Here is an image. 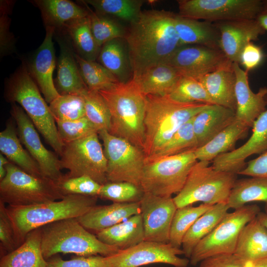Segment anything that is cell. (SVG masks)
Masks as SVG:
<instances>
[{"instance_id": "cell-1", "label": "cell", "mask_w": 267, "mask_h": 267, "mask_svg": "<svg viewBox=\"0 0 267 267\" xmlns=\"http://www.w3.org/2000/svg\"><path fill=\"white\" fill-rule=\"evenodd\" d=\"M175 15L164 10H147L142 11L130 23L124 39L133 78L152 66L165 63L180 46Z\"/></svg>"}, {"instance_id": "cell-2", "label": "cell", "mask_w": 267, "mask_h": 267, "mask_svg": "<svg viewBox=\"0 0 267 267\" xmlns=\"http://www.w3.org/2000/svg\"><path fill=\"white\" fill-rule=\"evenodd\" d=\"M210 105L179 102L168 95H146L142 148L145 164L162 150L183 124Z\"/></svg>"}, {"instance_id": "cell-3", "label": "cell", "mask_w": 267, "mask_h": 267, "mask_svg": "<svg viewBox=\"0 0 267 267\" xmlns=\"http://www.w3.org/2000/svg\"><path fill=\"white\" fill-rule=\"evenodd\" d=\"M99 92L111 114V126L108 132L142 149L146 95L134 80L132 78L127 82H119Z\"/></svg>"}, {"instance_id": "cell-4", "label": "cell", "mask_w": 267, "mask_h": 267, "mask_svg": "<svg viewBox=\"0 0 267 267\" xmlns=\"http://www.w3.org/2000/svg\"><path fill=\"white\" fill-rule=\"evenodd\" d=\"M98 197L67 195L61 200L24 206H6L18 247L31 231L60 220L78 218L96 205Z\"/></svg>"}, {"instance_id": "cell-5", "label": "cell", "mask_w": 267, "mask_h": 267, "mask_svg": "<svg viewBox=\"0 0 267 267\" xmlns=\"http://www.w3.org/2000/svg\"><path fill=\"white\" fill-rule=\"evenodd\" d=\"M4 97L7 101L21 105L45 141L60 155L64 143L59 138L56 122L25 61L7 80Z\"/></svg>"}, {"instance_id": "cell-6", "label": "cell", "mask_w": 267, "mask_h": 267, "mask_svg": "<svg viewBox=\"0 0 267 267\" xmlns=\"http://www.w3.org/2000/svg\"><path fill=\"white\" fill-rule=\"evenodd\" d=\"M42 251L47 260L59 253L78 256L101 255L108 257L119 249L107 245L84 227L77 218L67 219L41 227Z\"/></svg>"}, {"instance_id": "cell-7", "label": "cell", "mask_w": 267, "mask_h": 267, "mask_svg": "<svg viewBox=\"0 0 267 267\" xmlns=\"http://www.w3.org/2000/svg\"><path fill=\"white\" fill-rule=\"evenodd\" d=\"M210 162L198 161L193 166L182 189L173 198L177 208L199 202L210 205L227 202L237 175L217 170Z\"/></svg>"}, {"instance_id": "cell-8", "label": "cell", "mask_w": 267, "mask_h": 267, "mask_svg": "<svg viewBox=\"0 0 267 267\" xmlns=\"http://www.w3.org/2000/svg\"><path fill=\"white\" fill-rule=\"evenodd\" d=\"M0 180V201L10 206H24L64 198L54 180L29 174L9 161Z\"/></svg>"}, {"instance_id": "cell-9", "label": "cell", "mask_w": 267, "mask_h": 267, "mask_svg": "<svg viewBox=\"0 0 267 267\" xmlns=\"http://www.w3.org/2000/svg\"><path fill=\"white\" fill-rule=\"evenodd\" d=\"M198 161L194 150H189L147 163L142 171L140 187L144 193L159 196L178 194Z\"/></svg>"}, {"instance_id": "cell-10", "label": "cell", "mask_w": 267, "mask_h": 267, "mask_svg": "<svg viewBox=\"0 0 267 267\" xmlns=\"http://www.w3.org/2000/svg\"><path fill=\"white\" fill-rule=\"evenodd\" d=\"M261 212L256 204L245 205L228 213L221 222L194 249L190 263L196 266L203 260L217 255L234 253L243 227Z\"/></svg>"}, {"instance_id": "cell-11", "label": "cell", "mask_w": 267, "mask_h": 267, "mask_svg": "<svg viewBox=\"0 0 267 267\" xmlns=\"http://www.w3.org/2000/svg\"><path fill=\"white\" fill-rule=\"evenodd\" d=\"M98 133L64 144L60 155L67 177L87 176L101 185L108 182L107 162Z\"/></svg>"}, {"instance_id": "cell-12", "label": "cell", "mask_w": 267, "mask_h": 267, "mask_svg": "<svg viewBox=\"0 0 267 267\" xmlns=\"http://www.w3.org/2000/svg\"><path fill=\"white\" fill-rule=\"evenodd\" d=\"M98 134L103 141L107 159L108 181L128 182L140 187L145 165L142 149L124 138L110 134L107 131H100Z\"/></svg>"}, {"instance_id": "cell-13", "label": "cell", "mask_w": 267, "mask_h": 267, "mask_svg": "<svg viewBox=\"0 0 267 267\" xmlns=\"http://www.w3.org/2000/svg\"><path fill=\"white\" fill-rule=\"evenodd\" d=\"M182 17L212 22L257 19L262 13L260 0H179Z\"/></svg>"}, {"instance_id": "cell-14", "label": "cell", "mask_w": 267, "mask_h": 267, "mask_svg": "<svg viewBox=\"0 0 267 267\" xmlns=\"http://www.w3.org/2000/svg\"><path fill=\"white\" fill-rule=\"evenodd\" d=\"M165 63L181 76L198 81L208 74L233 64L221 50L199 45L179 46Z\"/></svg>"}, {"instance_id": "cell-15", "label": "cell", "mask_w": 267, "mask_h": 267, "mask_svg": "<svg viewBox=\"0 0 267 267\" xmlns=\"http://www.w3.org/2000/svg\"><path fill=\"white\" fill-rule=\"evenodd\" d=\"M182 254V249L174 247L170 243L143 241L106 258L109 267H139L155 263L187 267L190 261L178 257Z\"/></svg>"}, {"instance_id": "cell-16", "label": "cell", "mask_w": 267, "mask_h": 267, "mask_svg": "<svg viewBox=\"0 0 267 267\" xmlns=\"http://www.w3.org/2000/svg\"><path fill=\"white\" fill-rule=\"evenodd\" d=\"M10 114L22 144L39 164L42 175L54 181L59 179L63 175L60 159L44 147L37 129L25 111L16 103H13Z\"/></svg>"}, {"instance_id": "cell-17", "label": "cell", "mask_w": 267, "mask_h": 267, "mask_svg": "<svg viewBox=\"0 0 267 267\" xmlns=\"http://www.w3.org/2000/svg\"><path fill=\"white\" fill-rule=\"evenodd\" d=\"M139 204L144 241L169 243L172 222L177 209L173 198L144 193Z\"/></svg>"}, {"instance_id": "cell-18", "label": "cell", "mask_w": 267, "mask_h": 267, "mask_svg": "<svg viewBox=\"0 0 267 267\" xmlns=\"http://www.w3.org/2000/svg\"><path fill=\"white\" fill-rule=\"evenodd\" d=\"M252 128V134L243 145L213 160L215 169L238 174L246 166L247 158L267 150V109L255 120Z\"/></svg>"}, {"instance_id": "cell-19", "label": "cell", "mask_w": 267, "mask_h": 267, "mask_svg": "<svg viewBox=\"0 0 267 267\" xmlns=\"http://www.w3.org/2000/svg\"><path fill=\"white\" fill-rule=\"evenodd\" d=\"M45 38L29 61L25 62L28 71L43 93L46 102L50 103L59 96L53 80L55 67V54L52 38L55 29L45 27Z\"/></svg>"}, {"instance_id": "cell-20", "label": "cell", "mask_w": 267, "mask_h": 267, "mask_svg": "<svg viewBox=\"0 0 267 267\" xmlns=\"http://www.w3.org/2000/svg\"><path fill=\"white\" fill-rule=\"evenodd\" d=\"M220 33V48L232 63L239 62L244 46L258 40L266 31L257 19L222 21L214 22Z\"/></svg>"}, {"instance_id": "cell-21", "label": "cell", "mask_w": 267, "mask_h": 267, "mask_svg": "<svg viewBox=\"0 0 267 267\" xmlns=\"http://www.w3.org/2000/svg\"><path fill=\"white\" fill-rule=\"evenodd\" d=\"M233 68L236 76L235 118L252 128L267 109V88H261L257 93L253 92L249 84L248 72L242 69L238 63H233Z\"/></svg>"}, {"instance_id": "cell-22", "label": "cell", "mask_w": 267, "mask_h": 267, "mask_svg": "<svg viewBox=\"0 0 267 267\" xmlns=\"http://www.w3.org/2000/svg\"><path fill=\"white\" fill-rule=\"evenodd\" d=\"M60 47L55 88L60 95H83L88 90L80 74L75 52L66 39L54 33Z\"/></svg>"}, {"instance_id": "cell-23", "label": "cell", "mask_w": 267, "mask_h": 267, "mask_svg": "<svg viewBox=\"0 0 267 267\" xmlns=\"http://www.w3.org/2000/svg\"><path fill=\"white\" fill-rule=\"evenodd\" d=\"M140 213L139 202L113 203L108 205H96L77 219L88 230L97 232Z\"/></svg>"}, {"instance_id": "cell-24", "label": "cell", "mask_w": 267, "mask_h": 267, "mask_svg": "<svg viewBox=\"0 0 267 267\" xmlns=\"http://www.w3.org/2000/svg\"><path fill=\"white\" fill-rule=\"evenodd\" d=\"M175 27L180 46L199 45L220 48V33L214 22L185 18L175 14Z\"/></svg>"}, {"instance_id": "cell-25", "label": "cell", "mask_w": 267, "mask_h": 267, "mask_svg": "<svg viewBox=\"0 0 267 267\" xmlns=\"http://www.w3.org/2000/svg\"><path fill=\"white\" fill-rule=\"evenodd\" d=\"M235 119V112L218 104H211L192 118L198 148L206 144Z\"/></svg>"}, {"instance_id": "cell-26", "label": "cell", "mask_w": 267, "mask_h": 267, "mask_svg": "<svg viewBox=\"0 0 267 267\" xmlns=\"http://www.w3.org/2000/svg\"><path fill=\"white\" fill-rule=\"evenodd\" d=\"M30 2L40 10L45 27H52L55 32L60 31L68 23L89 15L84 5L68 0H34Z\"/></svg>"}, {"instance_id": "cell-27", "label": "cell", "mask_w": 267, "mask_h": 267, "mask_svg": "<svg viewBox=\"0 0 267 267\" xmlns=\"http://www.w3.org/2000/svg\"><path fill=\"white\" fill-rule=\"evenodd\" d=\"M96 236L103 243L126 250L144 241V231L140 214L112 226L96 232Z\"/></svg>"}, {"instance_id": "cell-28", "label": "cell", "mask_w": 267, "mask_h": 267, "mask_svg": "<svg viewBox=\"0 0 267 267\" xmlns=\"http://www.w3.org/2000/svg\"><path fill=\"white\" fill-rule=\"evenodd\" d=\"M54 33L64 36L74 52L82 58L96 61L101 47L92 35L89 15L68 23L60 31Z\"/></svg>"}, {"instance_id": "cell-29", "label": "cell", "mask_w": 267, "mask_h": 267, "mask_svg": "<svg viewBox=\"0 0 267 267\" xmlns=\"http://www.w3.org/2000/svg\"><path fill=\"white\" fill-rule=\"evenodd\" d=\"M215 104L221 105L235 112L236 76L231 66L208 74L199 80Z\"/></svg>"}, {"instance_id": "cell-30", "label": "cell", "mask_w": 267, "mask_h": 267, "mask_svg": "<svg viewBox=\"0 0 267 267\" xmlns=\"http://www.w3.org/2000/svg\"><path fill=\"white\" fill-rule=\"evenodd\" d=\"M10 119L0 133V151L8 160L26 173L37 177H44L37 162L22 146L16 126Z\"/></svg>"}, {"instance_id": "cell-31", "label": "cell", "mask_w": 267, "mask_h": 267, "mask_svg": "<svg viewBox=\"0 0 267 267\" xmlns=\"http://www.w3.org/2000/svg\"><path fill=\"white\" fill-rule=\"evenodd\" d=\"M41 227L30 232L16 249L0 258V267H46L42 251Z\"/></svg>"}, {"instance_id": "cell-32", "label": "cell", "mask_w": 267, "mask_h": 267, "mask_svg": "<svg viewBox=\"0 0 267 267\" xmlns=\"http://www.w3.org/2000/svg\"><path fill=\"white\" fill-rule=\"evenodd\" d=\"M249 128L235 118L206 144L194 150L197 159L210 162L220 155L233 150L237 141L246 136Z\"/></svg>"}, {"instance_id": "cell-33", "label": "cell", "mask_w": 267, "mask_h": 267, "mask_svg": "<svg viewBox=\"0 0 267 267\" xmlns=\"http://www.w3.org/2000/svg\"><path fill=\"white\" fill-rule=\"evenodd\" d=\"M181 76L166 63L152 66L133 78L145 95H168Z\"/></svg>"}, {"instance_id": "cell-34", "label": "cell", "mask_w": 267, "mask_h": 267, "mask_svg": "<svg viewBox=\"0 0 267 267\" xmlns=\"http://www.w3.org/2000/svg\"><path fill=\"white\" fill-rule=\"evenodd\" d=\"M97 61L120 82H127L133 78L128 48L124 38L112 40L102 45Z\"/></svg>"}, {"instance_id": "cell-35", "label": "cell", "mask_w": 267, "mask_h": 267, "mask_svg": "<svg viewBox=\"0 0 267 267\" xmlns=\"http://www.w3.org/2000/svg\"><path fill=\"white\" fill-rule=\"evenodd\" d=\"M234 254L252 263L267 257V229L257 217L241 230Z\"/></svg>"}, {"instance_id": "cell-36", "label": "cell", "mask_w": 267, "mask_h": 267, "mask_svg": "<svg viewBox=\"0 0 267 267\" xmlns=\"http://www.w3.org/2000/svg\"><path fill=\"white\" fill-rule=\"evenodd\" d=\"M229 209L226 203L214 205L196 221L182 240V250L186 258L190 259L196 245L221 222Z\"/></svg>"}, {"instance_id": "cell-37", "label": "cell", "mask_w": 267, "mask_h": 267, "mask_svg": "<svg viewBox=\"0 0 267 267\" xmlns=\"http://www.w3.org/2000/svg\"><path fill=\"white\" fill-rule=\"evenodd\" d=\"M254 201L267 204V178L251 177L237 179L226 202L229 208L236 210Z\"/></svg>"}, {"instance_id": "cell-38", "label": "cell", "mask_w": 267, "mask_h": 267, "mask_svg": "<svg viewBox=\"0 0 267 267\" xmlns=\"http://www.w3.org/2000/svg\"><path fill=\"white\" fill-rule=\"evenodd\" d=\"M97 14L116 18L130 23L135 21L142 10L144 0H86Z\"/></svg>"}, {"instance_id": "cell-39", "label": "cell", "mask_w": 267, "mask_h": 267, "mask_svg": "<svg viewBox=\"0 0 267 267\" xmlns=\"http://www.w3.org/2000/svg\"><path fill=\"white\" fill-rule=\"evenodd\" d=\"M212 206L202 203L198 206L188 205L177 208L172 222L169 243L174 247L180 248L188 229Z\"/></svg>"}, {"instance_id": "cell-40", "label": "cell", "mask_w": 267, "mask_h": 267, "mask_svg": "<svg viewBox=\"0 0 267 267\" xmlns=\"http://www.w3.org/2000/svg\"><path fill=\"white\" fill-rule=\"evenodd\" d=\"M75 57L81 76L89 90L106 89L119 82L112 73L96 61L85 60L75 53Z\"/></svg>"}, {"instance_id": "cell-41", "label": "cell", "mask_w": 267, "mask_h": 267, "mask_svg": "<svg viewBox=\"0 0 267 267\" xmlns=\"http://www.w3.org/2000/svg\"><path fill=\"white\" fill-rule=\"evenodd\" d=\"M79 1L88 10L91 31L99 46L101 47L112 40L125 37L126 30L115 19L98 14L83 0Z\"/></svg>"}, {"instance_id": "cell-42", "label": "cell", "mask_w": 267, "mask_h": 267, "mask_svg": "<svg viewBox=\"0 0 267 267\" xmlns=\"http://www.w3.org/2000/svg\"><path fill=\"white\" fill-rule=\"evenodd\" d=\"M48 106L55 122L74 121L85 116V102L82 95H60Z\"/></svg>"}, {"instance_id": "cell-43", "label": "cell", "mask_w": 267, "mask_h": 267, "mask_svg": "<svg viewBox=\"0 0 267 267\" xmlns=\"http://www.w3.org/2000/svg\"><path fill=\"white\" fill-rule=\"evenodd\" d=\"M192 118L178 129L162 150L149 162L198 148L193 128Z\"/></svg>"}, {"instance_id": "cell-44", "label": "cell", "mask_w": 267, "mask_h": 267, "mask_svg": "<svg viewBox=\"0 0 267 267\" xmlns=\"http://www.w3.org/2000/svg\"><path fill=\"white\" fill-rule=\"evenodd\" d=\"M83 97L85 102V116L98 131L109 132L111 117L109 109L99 91L88 90Z\"/></svg>"}, {"instance_id": "cell-45", "label": "cell", "mask_w": 267, "mask_h": 267, "mask_svg": "<svg viewBox=\"0 0 267 267\" xmlns=\"http://www.w3.org/2000/svg\"><path fill=\"white\" fill-rule=\"evenodd\" d=\"M168 95L172 99L181 103L215 104L200 81L186 77L181 76Z\"/></svg>"}, {"instance_id": "cell-46", "label": "cell", "mask_w": 267, "mask_h": 267, "mask_svg": "<svg viewBox=\"0 0 267 267\" xmlns=\"http://www.w3.org/2000/svg\"><path fill=\"white\" fill-rule=\"evenodd\" d=\"M144 192L139 186L128 182H108L102 185L98 197L113 203L139 202Z\"/></svg>"}, {"instance_id": "cell-47", "label": "cell", "mask_w": 267, "mask_h": 267, "mask_svg": "<svg viewBox=\"0 0 267 267\" xmlns=\"http://www.w3.org/2000/svg\"><path fill=\"white\" fill-rule=\"evenodd\" d=\"M64 195H81L98 197L102 185L87 176L67 177L65 175L55 181Z\"/></svg>"}, {"instance_id": "cell-48", "label": "cell", "mask_w": 267, "mask_h": 267, "mask_svg": "<svg viewBox=\"0 0 267 267\" xmlns=\"http://www.w3.org/2000/svg\"><path fill=\"white\" fill-rule=\"evenodd\" d=\"M56 124L59 138L64 144L98 132L86 116L74 121H58Z\"/></svg>"}, {"instance_id": "cell-49", "label": "cell", "mask_w": 267, "mask_h": 267, "mask_svg": "<svg viewBox=\"0 0 267 267\" xmlns=\"http://www.w3.org/2000/svg\"><path fill=\"white\" fill-rule=\"evenodd\" d=\"M14 1L0 0V54L2 57L13 51L15 39L10 31L11 13Z\"/></svg>"}, {"instance_id": "cell-50", "label": "cell", "mask_w": 267, "mask_h": 267, "mask_svg": "<svg viewBox=\"0 0 267 267\" xmlns=\"http://www.w3.org/2000/svg\"><path fill=\"white\" fill-rule=\"evenodd\" d=\"M18 247L14 228L8 215L6 206L0 201V258Z\"/></svg>"}, {"instance_id": "cell-51", "label": "cell", "mask_w": 267, "mask_h": 267, "mask_svg": "<svg viewBox=\"0 0 267 267\" xmlns=\"http://www.w3.org/2000/svg\"><path fill=\"white\" fill-rule=\"evenodd\" d=\"M46 267H109L106 257L78 256L68 260L54 256L47 260Z\"/></svg>"}, {"instance_id": "cell-52", "label": "cell", "mask_w": 267, "mask_h": 267, "mask_svg": "<svg viewBox=\"0 0 267 267\" xmlns=\"http://www.w3.org/2000/svg\"><path fill=\"white\" fill-rule=\"evenodd\" d=\"M247 261L234 253L224 254L207 258L200 263L199 267H253Z\"/></svg>"}, {"instance_id": "cell-53", "label": "cell", "mask_w": 267, "mask_h": 267, "mask_svg": "<svg viewBox=\"0 0 267 267\" xmlns=\"http://www.w3.org/2000/svg\"><path fill=\"white\" fill-rule=\"evenodd\" d=\"M264 58L265 54L261 47L250 42L241 51L239 64L243 65L245 71L249 72L260 66Z\"/></svg>"}, {"instance_id": "cell-54", "label": "cell", "mask_w": 267, "mask_h": 267, "mask_svg": "<svg viewBox=\"0 0 267 267\" xmlns=\"http://www.w3.org/2000/svg\"><path fill=\"white\" fill-rule=\"evenodd\" d=\"M239 175L251 177L267 178V150L246 163Z\"/></svg>"}, {"instance_id": "cell-55", "label": "cell", "mask_w": 267, "mask_h": 267, "mask_svg": "<svg viewBox=\"0 0 267 267\" xmlns=\"http://www.w3.org/2000/svg\"><path fill=\"white\" fill-rule=\"evenodd\" d=\"M9 162L8 159L2 154L0 153V180L5 177L6 173V167Z\"/></svg>"}, {"instance_id": "cell-56", "label": "cell", "mask_w": 267, "mask_h": 267, "mask_svg": "<svg viewBox=\"0 0 267 267\" xmlns=\"http://www.w3.org/2000/svg\"><path fill=\"white\" fill-rule=\"evenodd\" d=\"M265 31H267V13H261L257 18Z\"/></svg>"}, {"instance_id": "cell-57", "label": "cell", "mask_w": 267, "mask_h": 267, "mask_svg": "<svg viewBox=\"0 0 267 267\" xmlns=\"http://www.w3.org/2000/svg\"><path fill=\"white\" fill-rule=\"evenodd\" d=\"M259 221L267 229V214L260 212L257 216Z\"/></svg>"}, {"instance_id": "cell-58", "label": "cell", "mask_w": 267, "mask_h": 267, "mask_svg": "<svg viewBox=\"0 0 267 267\" xmlns=\"http://www.w3.org/2000/svg\"><path fill=\"white\" fill-rule=\"evenodd\" d=\"M253 267H267V257L254 262Z\"/></svg>"}, {"instance_id": "cell-59", "label": "cell", "mask_w": 267, "mask_h": 267, "mask_svg": "<svg viewBox=\"0 0 267 267\" xmlns=\"http://www.w3.org/2000/svg\"><path fill=\"white\" fill-rule=\"evenodd\" d=\"M261 13H267V0H263V9Z\"/></svg>"}, {"instance_id": "cell-60", "label": "cell", "mask_w": 267, "mask_h": 267, "mask_svg": "<svg viewBox=\"0 0 267 267\" xmlns=\"http://www.w3.org/2000/svg\"><path fill=\"white\" fill-rule=\"evenodd\" d=\"M265 211H266V213L267 214V204H266V206H265Z\"/></svg>"}]
</instances>
